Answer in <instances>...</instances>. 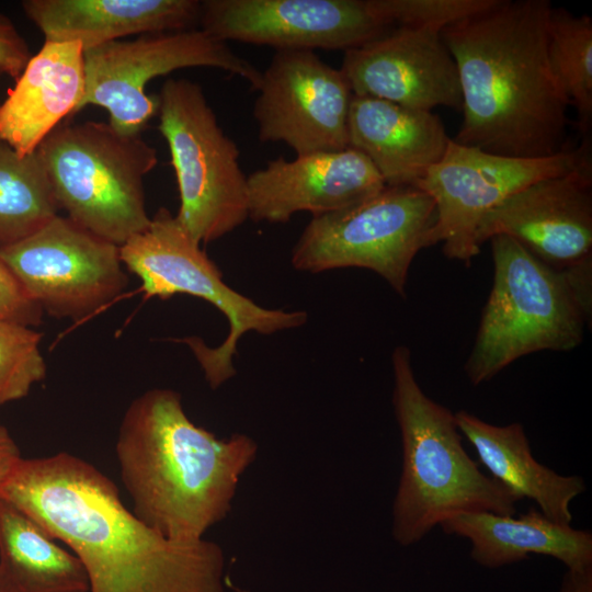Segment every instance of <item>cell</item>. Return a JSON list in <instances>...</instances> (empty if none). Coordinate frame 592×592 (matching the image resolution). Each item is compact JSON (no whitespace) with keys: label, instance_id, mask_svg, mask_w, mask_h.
<instances>
[{"label":"cell","instance_id":"obj_6","mask_svg":"<svg viewBox=\"0 0 592 592\" xmlns=\"http://www.w3.org/2000/svg\"><path fill=\"white\" fill-rule=\"evenodd\" d=\"M36 153L58 208L80 227L118 247L149 227L144 178L158 158L140 135L109 123H61Z\"/></svg>","mask_w":592,"mask_h":592},{"label":"cell","instance_id":"obj_12","mask_svg":"<svg viewBox=\"0 0 592 592\" xmlns=\"http://www.w3.org/2000/svg\"><path fill=\"white\" fill-rule=\"evenodd\" d=\"M0 258L43 311L84 319L128 285L119 247L57 215L34 234L0 248Z\"/></svg>","mask_w":592,"mask_h":592},{"label":"cell","instance_id":"obj_5","mask_svg":"<svg viewBox=\"0 0 592 592\" xmlns=\"http://www.w3.org/2000/svg\"><path fill=\"white\" fill-rule=\"evenodd\" d=\"M490 242L492 288L465 363L474 386L524 355L577 348L592 312V261L560 271L508 236Z\"/></svg>","mask_w":592,"mask_h":592},{"label":"cell","instance_id":"obj_11","mask_svg":"<svg viewBox=\"0 0 592 592\" xmlns=\"http://www.w3.org/2000/svg\"><path fill=\"white\" fill-rule=\"evenodd\" d=\"M589 136L574 148L538 158L510 157L460 145L452 138L441 158L415 184L435 204L434 243L444 254L469 263L482 219L503 201L546 178L574 170L591 159Z\"/></svg>","mask_w":592,"mask_h":592},{"label":"cell","instance_id":"obj_19","mask_svg":"<svg viewBox=\"0 0 592 592\" xmlns=\"http://www.w3.org/2000/svg\"><path fill=\"white\" fill-rule=\"evenodd\" d=\"M83 93L82 45L45 41L0 103V139L22 156L35 152L65 117L78 112Z\"/></svg>","mask_w":592,"mask_h":592},{"label":"cell","instance_id":"obj_24","mask_svg":"<svg viewBox=\"0 0 592 592\" xmlns=\"http://www.w3.org/2000/svg\"><path fill=\"white\" fill-rule=\"evenodd\" d=\"M58 210L36 151L22 156L0 139V248L34 234Z\"/></svg>","mask_w":592,"mask_h":592},{"label":"cell","instance_id":"obj_30","mask_svg":"<svg viewBox=\"0 0 592 592\" xmlns=\"http://www.w3.org/2000/svg\"><path fill=\"white\" fill-rule=\"evenodd\" d=\"M21 458L15 441L8 429L0 424V489Z\"/></svg>","mask_w":592,"mask_h":592},{"label":"cell","instance_id":"obj_16","mask_svg":"<svg viewBox=\"0 0 592 592\" xmlns=\"http://www.w3.org/2000/svg\"><path fill=\"white\" fill-rule=\"evenodd\" d=\"M441 31L398 26L345 50L340 70L353 94L421 111L462 110L457 66Z\"/></svg>","mask_w":592,"mask_h":592},{"label":"cell","instance_id":"obj_26","mask_svg":"<svg viewBox=\"0 0 592 592\" xmlns=\"http://www.w3.org/2000/svg\"><path fill=\"white\" fill-rule=\"evenodd\" d=\"M42 337L33 327L0 320V407L26 397L45 378Z\"/></svg>","mask_w":592,"mask_h":592},{"label":"cell","instance_id":"obj_31","mask_svg":"<svg viewBox=\"0 0 592 592\" xmlns=\"http://www.w3.org/2000/svg\"><path fill=\"white\" fill-rule=\"evenodd\" d=\"M558 592H592V567L567 570Z\"/></svg>","mask_w":592,"mask_h":592},{"label":"cell","instance_id":"obj_22","mask_svg":"<svg viewBox=\"0 0 592 592\" xmlns=\"http://www.w3.org/2000/svg\"><path fill=\"white\" fill-rule=\"evenodd\" d=\"M454 414L459 432L492 479L516 501L530 499L551 521L571 525V502L585 491L580 476L560 475L537 462L519 422L494 425L465 410Z\"/></svg>","mask_w":592,"mask_h":592},{"label":"cell","instance_id":"obj_17","mask_svg":"<svg viewBox=\"0 0 592 592\" xmlns=\"http://www.w3.org/2000/svg\"><path fill=\"white\" fill-rule=\"evenodd\" d=\"M249 218L286 223L298 212L312 216L335 212L378 192L385 183L360 151H339L282 157L247 177Z\"/></svg>","mask_w":592,"mask_h":592},{"label":"cell","instance_id":"obj_9","mask_svg":"<svg viewBox=\"0 0 592 592\" xmlns=\"http://www.w3.org/2000/svg\"><path fill=\"white\" fill-rule=\"evenodd\" d=\"M432 197L417 186H384L342 209L312 216L295 243L294 269L319 273L362 267L406 295L410 265L423 248L435 244Z\"/></svg>","mask_w":592,"mask_h":592},{"label":"cell","instance_id":"obj_20","mask_svg":"<svg viewBox=\"0 0 592 592\" xmlns=\"http://www.w3.org/2000/svg\"><path fill=\"white\" fill-rule=\"evenodd\" d=\"M22 8L47 42L83 50L128 35L195 29L198 0H25Z\"/></svg>","mask_w":592,"mask_h":592},{"label":"cell","instance_id":"obj_8","mask_svg":"<svg viewBox=\"0 0 592 592\" xmlns=\"http://www.w3.org/2000/svg\"><path fill=\"white\" fill-rule=\"evenodd\" d=\"M158 98V129L168 144L180 206L177 220L198 244L249 218L248 180L239 149L220 127L202 87L168 79Z\"/></svg>","mask_w":592,"mask_h":592},{"label":"cell","instance_id":"obj_27","mask_svg":"<svg viewBox=\"0 0 592 592\" xmlns=\"http://www.w3.org/2000/svg\"><path fill=\"white\" fill-rule=\"evenodd\" d=\"M373 11L391 27L440 30L492 7L498 0H368Z\"/></svg>","mask_w":592,"mask_h":592},{"label":"cell","instance_id":"obj_21","mask_svg":"<svg viewBox=\"0 0 592 592\" xmlns=\"http://www.w3.org/2000/svg\"><path fill=\"white\" fill-rule=\"evenodd\" d=\"M515 515V514H514ZM514 515L469 512L444 521L447 535L466 538L470 557L486 568L520 562L531 555H544L561 561L567 570L592 567V534L559 524L538 509Z\"/></svg>","mask_w":592,"mask_h":592},{"label":"cell","instance_id":"obj_28","mask_svg":"<svg viewBox=\"0 0 592 592\" xmlns=\"http://www.w3.org/2000/svg\"><path fill=\"white\" fill-rule=\"evenodd\" d=\"M43 314L41 306L0 258V320L36 327L42 322Z\"/></svg>","mask_w":592,"mask_h":592},{"label":"cell","instance_id":"obj_23","mask_svg":"<svg viewBox=\"0 0 592 592\" xmlns=\"http://www.w3.org/2000/svg\"><path fill=\"white\" fill-rule=\"evenodd\" d=\"M0 567L23 592H89L79 558L2 498Z\"/></svg>","mask_w":592,"mask_h":592},{"label":"cell","instance_id":"obj_1","mask_svg":"<svg viewBox=\"0 0 592 592\" xmlns=\"http://www.w3.org/2000/svg\"><path fill=\"white\" fill-rule=\"evenodd\" d=\"M0 498L70 548L89 592H225L217 543L163 537L124 505L107 476L76 455L22 457Z\"/></svg>","mask_w":592,"mask_h":592},{"label":"cell","instance_id":"obj_25","mask_svg":"<svg viewBox=\"0 0 592 592\" xmlns=\"http://www.w3.org/2000/svg\"><path fill=\"white\" fill-rule=\"evenodd\" d=\"M547 57L553 75L577 113V128L589 136L592 122V19L551 7Z\"/></svg>","mask_w":592,"mask_h":592},{"label":"cell","instance_id":"obj_34","mask_svg":"<svg viewBox=\"0 0 592 592\" xmlns=\"http://www.w3.org/2000/svg\"><path fill=\"white\" fill-rule=\"evenodd\" d=\"M0 75H1V72H0ZM0 103H1V102H0Z\"/></svg>","mask_w":592,"mask_h":592},{"label":"cell","instance_id":"obj_13","mask_svg":"<svg viewBox=\"0 0 592 592\" xmlns=\"http://www.w3.org/2000/svg\"><path fill=\"white\" fill-rule=\"evenodd\" d=\"M253 104L258 137L284 143L296 156L349 148L353 92L340 69L312 50H275Z\"/></svg>","mask_w":592,"mask_h":592},{"label":"cell","instance_id":"obj_14","mask_svg":"<svg viewBox=\"0 0 592 592\" xmlns=\"http://www.w3.org/2000/svg\"><path fill=\"white\" fill-rule=\"evenodd\" d=\"M200 29L275 50H349L390 31L368 0H204Z\"/></svg>","mask_w":592,"mask_h":592},{"label":"cell","instance_id":"obj_32","mask_svg":"<svg viewBox=\"0 0 592 592\" xmlns=\"http://www.w3.org/2000/svg\"><path fill=\"white\" fill-rule=\"evenodd\" d=\"M0 592H23L0 567Z\"/></svg>","mask_w":592,"mask_h":592},{"label":"cell","instance_id":"obj_4","mask_svg":"<svg viewBox=\"0 0 592 592\" xmlns=\"http://www.w3.org/2000/svg\"><path fill=\"white\" fill-rule=\"evenodd\" d=\"M391 365V401L402 458L391 514L396 543L413 545L463 513L514 515L516 499L467 454L455 414L420 387L410 350L395 348Z\"/></svg>","mask_w":592,"mask_h":592},{"label":"cell","instance_id":"obj_10","mask_svg":"<svg viewBox=\"0 0 592 592\" xmlns=\"http://www.w3.org/2000/svg\"><path fill=\"white\" fill-rule=\"evenodd\" d=\"M84 93L79 105L104 107L109 124L126 135H141L158 113L147 83L177 69L212 67L239 76L257 90L261 72L227 43L202 29L149 33L83 50Z\"/></svg>","mask_w":592,"mask_h":592},{"label":"cell","instance_id":"obj_18","mask_svg":"<svg viewBox=\"0 0 592 592\" xmlns=\"http://www.w3.org/2000/svg\"><path fill=\"white\" fill-rule=\"evenodd\" d=\"M348 135L349 147L371 161L386 186H415L451 140L441 118L430 111L355 94Z\"/></svg>","mask_w":592,"mask_h":592},{"label":"cell","instance_id":"obj_7","mask_svg":"<svg viewBox=\"0 0 592 592\" xmlns=\"http://www.w3.org/2000/svg\"><path fill=\"white\" fill-rule=\"evenodd\" d=\"M124 266L138 276L147 296L169 298L186 294L215 306L227 318L229 330L216 348L197 338L186 343L212 389L236 375L232 358L240 338L254 331L273 334L301 327L307 314L301 310L269 309L236 292L224 281L218 266L201 249L166 208H159L149 227L119 247Z\"/></svg>","mask_w":592,"mask_h":592},{"label":"cell","instance_id":"obj_33","mask_svg":"<svg viewBox=\"0 0 592 592\" xmlns=\"http://www.w3.org/2000/svg\"><path fill=\"white\" fill-rule=\"evenodd\" d=\"M227 587L232 588V590L237 591V592H248V591H246L243 589H240V588L236 587L232 582L229 581V579L227 580Z\"/></svg>","mask_w":592,"mask_h":592},{"label":"cell","instance_id":"obj_29","mask_svg":"<svg viewBox=\"0 0 592 592\" xmlns=\"http://www.w3.org/2000/svg\"><path fill=\"white\" fill-rule=\"evenodd\" d=\"M32 55L13 22L0 13V72L16 80Z\"/></svg>","mask_w":592,"mask_h":592},{"label":"cell","instance_id":"obj_15","mask_svg":"<svg viewBox=\"0 0 592 592\" xmlns=\"http://www.w3.org/2000/svg\"><path fill=\"white\" fill-rule=\"evenodd\" d=\"M499 235L556 270L592 261V160L503 201L480 223L477 246Z\"/></svg>","mask_w":592,"mask_h":592},{"label":"cell","instance_id":"obj_2","mask_svg":"<svg viewBox=\"0 0 592 592\" xmlns=\"http://www.w3.org/2000/svg\"><path fill=\"white\" fill-rule=\"evenodd\" d=\"M548 0H498L441 36L457 66L463 123L454 141L510 157L565 150L570 106L547 57Z\"/></svg>","mask_w":592,"mask_h":592},{"label":"cell","instance_id":"obj_3","mask_svg":"<svg viewBox=\"0 0 592 592\" xmlns=\"http://www.w3.org/2000/svg\"><path fill=\"white\" fill-rule=\"evenodd\" d=\"M258 444L249 435L217 437L185 413L181 395L150 389L128 406L115 444L132 512L178 543H194L227 517Z\"/></svg>","mask_w":592,"mask_h":592}]
</instances>
